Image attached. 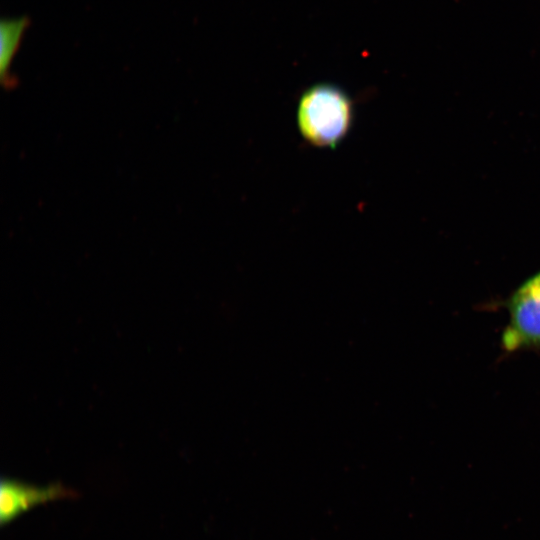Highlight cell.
<instances>
[{
    "instance_id": "3",
    "label": "cell",
    "mask_w": 540,
    "mask_h": 540,
    "mask_svg": "<svg viewBox=\"0 0 540 540\" xmlns=\"http://www.w3.org/2000/svg\"><path fill=\"white\" fill-rule=\"evenodd\" d=\"M72 492L59 484L39 487L13 479H2L0 486V521L7 523L30 508Z\"/></svg>"
},
{
    "instance_id": "4",
    "label": "cell",
    "mask_w": 540,
    "mask_h": 540,
    "mask_svg": "<svg viewBox=\"0 0 540 540\" xmlns=\"http://www.w3.org/2000/svg\"><path fill=\"white\" fill-rule=\"evenodd\" d=\"M29 26L26 16L3 19L0 23V76L2 84L11 88L15 80L11 75V64Z\"/></svg>"
},
{
    "instance_id": "1",
    "label": "cell",
    "mask_w": 540,
    "mask_h": 540,
    "mask_svg": "<svg viewBox=\"0 0 540 540\" xmlns=\"http://www.w3.org/2000/svg\"><path fill=\"white\" fill-rule=\"evenodd\" d=\"M300 134L309 144L335 148L349 133L354 104L345 90L331 83H317L300 96L296 111Z\"/></svg>"
},
{
    "instance_id": "2",
    "label": "cell",
    "mask_w": 540,
    "mask_h": 540,
    "mask_svg": "<svg viewBox=\"0 0 540 540\" xmlns=\"http://www.w3.org/2000/svg\"><path fill=\"white\" fill-rule=\"evenodd\" d=\"M509 319L501 334L506 352L540 348V271L526 278L503 303Z\"/></svg>"
}]
</instances>
